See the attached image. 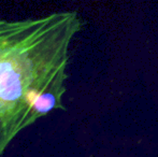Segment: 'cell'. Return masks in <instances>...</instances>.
<instances>
[{"label":"cell","mask_w":158,"mask_h":157,"mask_svg":"<svg viewBox=\"0 0 158 157\" xmlns=\"http://www.w3.org/2000/svg\"><path fill=\"white\" fill-rule=\"evenodd\" d=\"M81 27L71 11L0 19V157L23 130L66 110L69 46Z\"/></svg>","instance_id":"1"}]
</instances>
